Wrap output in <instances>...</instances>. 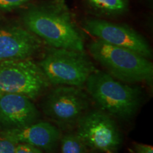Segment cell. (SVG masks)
I'll list each match as a JSON object with an SVG mask.
<instances>
[{
	"label": "cell",
	"instance_id": "cell-1",
	"mask_svg": "<svg viewBox=\"0 0 153 153\" xmlns=\"http://www.w3.org/2000/svg\"><path fill=\"white\" fill-rule=\"evenodd\" d=\"M27 29L55 48L85 51L84 38L65 0H46L24 13Z\"/></svg>",
	"mask_w": 153,
	"mask_h": 153
},
{
	"label": "cell",
	"instance_id": "cell-2",
	"mask_svg": "<svg viewBox=\"0 0 153 153\" xmlns=\"http://www.w3.org/2000/svg\"><path fill=\"white\" fill-rule=\"evenodd\" d=\"M85 85L100 110L111 116L127 120L138 110L140 90L117 81L108 73L96 70L88 77Z\"/></svg>",
	"mask_w": 153,
	"mask_h": 153
},
{
	"label": "cell",
	"instance_id": "cell-3",
	"mask_svg": "<svg viewBox=\"0 0 153 153\" xmlns=\"http://www.w3.org/2000/svg\"><path fill=\"white\" fill-rule=\"evenodd\" d=\"M88 49L93 58L118 79L129 83L152 82V63L138 53L99 39L91 42Z\"/></svg>",
	"mask_w": 153,
	"mask_h": 153
},
{
	"label": "cell",
	"instance_id": "cell-4",
	"mask_svg": "<svg viewBox=\"0 0 153 153\" xmlns=\"http://www.w3.org/2000/svg\"><path fill=\"white\" fill-rule=\"evenodd\" d=\"M50 84L81 87L97 70L92 61L84 53L51 48L38 63Z\"/></svg>",
	"mask_w": 153,
	"mask_h": 153
},
{
	"label": "cell",
	"instance_id": "cell-5",
	"mask_svg": "<svg viewBox=\"0 0 153 153\" xmlns=\"http://www.w3.org/2000/svg\"><path fill=\"white\" fill-rule=\"evenodd\" d=\"M49 85L41 67L30 58L0 62V96L19 94L32 100Z\"/></svg>",
	"mask_w": 153,
	"mask_h": 153
},
{
	"label": "cell",
	"instance_id": "cell-6",
	"mask_svg": "<svg viewBox=\"0 0 153 153\" xmlns=\"http://www.w3.org/2000/svg\"><path fill=\"white\" fill-rule=\"evenodd\" d=\"M89 106V97L79 87L62 85L50 91L42 108L47 117L66 128L76 125Z\"/></svg>",
	"mask_w": 153,
	"mask_h": 153
},
{
	"label": "cell",
	"instance_id": "cell-7",
	"mask_svg": "<svg viewBox=\"0 0 153 153\" xmlns=\"http://www.w3.org/2000/svg\"><path fill=\"white\" fill-rule=\"evenodd\" d=\"M76 134L87 148L105 151L116 150L121 136L111 116L101 110L88 111L76 123Z\"/></svg>",
	"mask_w": 153,
	"mask_h": 153
},
{
	"label": "cell",
	"instance_id": "cell-8",
	"mask_svg": "<svg viewBox=\"0 0 153 153\" xmlns=\"http://www.w3.org/2000/svg\"><path fill=\"white\" fill-rule=\"evenodd\" d=\"M83 27L105 43L131 50L148 59L152 57V50L145 38L126 25L103 19H88L84 22Z\"/></svg>",
	"mask_w": 153,
	"mask_h": 153
},
{
	"label": "cell",
	"instance_id": "cell-9",
	"mask_svg": "<svg viewBox=\"0 0 153 153\" xmlns=\"http://www.w3.org/2000/svg\"><path fill=\"white\" fill-rule=\"evenodd\" d=\"M41 39L27 28L8 26L0 28V62L30 58L42 48Z\"/></svg>",
	"mask_w": 153,
	"mask_h": 153
},
{
	"label": "cell",
	"instance_id": "cell-10",
	"mask_svg": "<svg viewBox=\"0 0 153 153\" xmlns=\"http://www.w3.org/2000/svg\"><path fill=\"white\" fill-rule=\"evenodd\" d=\"M40 114L31 99L19 94L0 96V131L19 129L38 121Z\"/></svg>",
	"mask_w": 153,
	"mask_h": 153
},
{
	"label": "cell",
	"instance_id": "cell-11",
	"mask_svg": "<svg viewBox=\"0 0 153 153\" xmlns=\"http://www.w3.org/2000/svg\"><path fill=\"white\" fill-rule=\"evenodd\" d=\"M0 132L16 143H27L47 152L55 151L61 139L60 130L48 122H36L22 128Z\"/></svg>",
	"mask_w": 153,
	"mask_h": 153
},
{
	"label": "cell",
	"instance_id": "cell-12",
	"mask_svg": "<svg viewBox=\"0 0 153 153\" xmlns=\"http://www.w3.org/2000/svg\"><path fill=\"white\" fill-rule=\"evenodd\" d=\"M85 6L93 14L101 16H116L128 10V0H84Z\"/></svg>",
	"mask_w": 153,
	"mask_h": 153
},
{
	"label": "cell",
	"instance_id": "cell-13",
	"mask_svg": "<svg viewBox=\"0 0 153 153\" xmlns=\"http://www.w3.org/2000/svg\"><path fill=\"white\" fill-rule=\"evenodd\" d=\"M61 153H87V147L76 133L61 137Z\"/></svg>",
	"mask_w": 153,
	"mask_h": 153
},
{
	"label": "cell",
	"instance_id": "cell-14",
	"mask_svg": "<svg viewBox=\"0 0 153 153\" xmlns=\"http://www.w3.org/2000/svg\"><path fill=\"white\" fill-rule=\"evenodd\" d=\"M17 143L0 132V153H14Z\"/></svg>",
	"mask_w": 153,
	"mask_h": 153
},
{
	"label": "cell",
	"instance_id": "cell-15",
	"mask_svg": "<svg viewBox=\"0 0 153 153\" xmlns=\"http://www.w3.org/2000/svg\"><path fill=\"white\" fill-rule=\"evenodd\" d=\"M30 0H0V11H9L26 4Z\"/></svg>",
	"mask_w": 153,
	"mask_h": 153
},
{
	"label": "cell",
	"instance_id": "cell-16",
	"mask_svg": "<svg viewBox=\"0 0 153 153\" xmlns=\"http://www.w3.org/2000/svg\"><path fill=\"white\" fill-rule=\"evenodd\" d=\"M14 153H43L41 149L27 143H17Z\"/></svg>",
	"mask_w": 153,
	"mask_h": 153
},
{
	"label": "cell",
	"instance_id": "cell-17",
	"mask_svg": "<svg viewBox=\"0 0 153 153\" xmlns=\"http://www.w3.org/2000/svg\"><path fill=\"white\" fill-rule=\"evenodd\" d=\"M130 151L131 153H153V148L151 145L133 143Z\"/></svg>",
	"mask_w": 153,
	"mask_h": 153
},
{
	"label": "cell",
	"instance_id": "cell-18",
	"mask_svg": "<svg viewBox=\"0 0 153 153\" xmlns=\"http://www.w3.org/2000/svg\"><path fill=\"white\" fill-rule=\"evenodd\" d=\"M105 152L106 153H114V152H112V150H106V151H105Z\"/></svg>",
	"mask_w": 153,
	"mask_h": 153
}]
</instances>
